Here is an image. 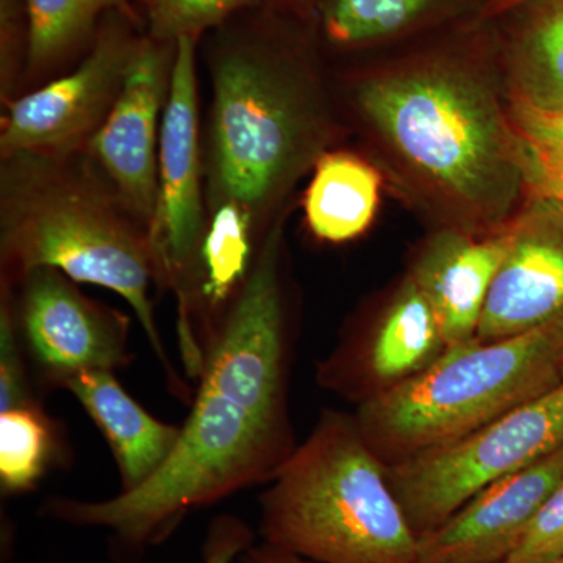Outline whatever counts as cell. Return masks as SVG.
Returning <instances> with one entry per match:
<instances>
[{
	"mask_svg": "<svg viewBox=\"0 0 563 563\" xmlns=\"http://www.w3.org/2000/svg\"><path fill=\"white\" fill-rule=\"evenodd\" d=\"M291 339L277 224L207 335L191 412L168 461L135 490L66 499L65 523L103 529L117 563H139L192 510L272 483L298 446L288 410Z\"/></svg>",
	"mask_w": 563,
	"mask_h": 563,
	"instance_id": "obj_1",
	"label": "cell"
},
{
	"mask_svg": "<svg viewBox=\"0 0 563 563\" xmlns=\"http://www.w3.org/2000/svg\"><path fill=\"white\" fill-rule=\"evenodd\" d=\"M40 268L121 296L146 333L169 393L191 406L195 391L177 372L155 320L151 287H161V269L152 233L85 152L2 158L0 285L14 287Z\"/></svg>",
	"mask_w": 563,
	"mask_h": 563,
	"instance_id": "obj_2",
	"label": "cell"
},
{
	"mask_svg": "<svg viewBox=\"0 0 563 563\" xmlns=\"http://www.w3.org/2000/svg\"><path fill=\"white\" fill-rule=\"evenodd\" d=\"M258 504L262 542L310 561L417 563V533L354 415L322 410Z\"/></svg>",
	"mask_w": 563,
	"mask_h": 563,
	"instance_id": "obj_3",
	"label": "cell"
},
{
	"mask_svg": "<svg viewBox=\"0 0 563 563\" xmlns=\"http://www.w3.org/2000/svg\"><path fill=\"white\" fill-rule=\"evenodd\" d=\"M563 383V320L501 340L448 346L406 383L358 404L385 465L462 439Z\"/></svg>",
	"mask_w": 563,
	"mask_h": 563,
	"instance_id": "obj_4",
	"label": "cell"
},
{
	"mask_svg": "<svg viewBox=\"0 0 563 563\" xmlns=\"http://www.w3.org/2000/svg\"><path fill=\"white\" fill-rule=\"evenodd\" d=\"M246 13L214 31L210 52L209 203H239L257 224L301 162L312 120L288 58Z\"/></svg>",
	"mask_w": 563,
	"mask_h": 563,
	"instance_id": "obj_5",
	"label": "cell"
},
{
	"mask_svg": "<svg viewBox=\"0 0 563 563\" xmlns=\"http://www.w3.org/2000/svg\"><path fill=\"white\" fill-rule=\"evenodd\" d=\"M357 101L399 154L454 198L496 210L523 185L507 117L468 74L399 70L365 81Z\"/></svg>",
	"mask_w": 563,
	"mask_h": 563,
	"instance_id": "obj_6",
	"label": "cell"
},
{
	"mask_svg": "<svg viewBox=\"0 0 563 563\" xmlns=\"http://www.w3.org/2000/svg\"><path fill=\"white\" fill-rule=\"evenodd\" d=\"M563 446V383L454 442L387 465L388 481L421 539L477 493Z\"/></svg>",
	"mask_w": 563,
	"mask_h": 563,
	"instance_id": "obj_7",
	"label": "cell"
},
{
	"mask_svg": "<svg viewBox=\"0 0 563 563\" xmlns=\"http://www.w3.org/2000/svg\"><path fill=\"white\" fill-rule=\"evenodd\" d=\"M140 24L135 10L111 11L73 69L10 99L0 132L2 158L84 152L120 95L144 35Z\"/></svg>",
	"mask_w": 563,
	"mask_h": 563,
	"instance_id": "obj_8",
	"label": "cell"
},
{
	"mask_svg": "<svg viewBox=\"0 0 563 563\" xmlns=\"http://www.w3.org/2000/svg\"><path fill=\"white\" fill-rule=\"evenodd\" d=\"M10 291L29 368L43 390H63L80 373L132 365L131 318L85 295L66 274L33 269Z\"/></svg>",
	"mask_w": 563,
	"mask_h": 563,
	"instance_id": "obj_9",
	"label": "cell"
},
{
	"mask_svg": "<svg viewBox=\"0 0 563 563\" xmlns=\"http://www.w3.org/2000/svg\"><path fill=\"white\" fill-rule=\"evenodd\" d=\"M196 44L198 40L188 36L176 43L172 84L162 121L158 207L152 228L161 288L174 291L180 314H187L190 307L207 228Z\"/></svg>",
	"mask_w": 563,
	"mask_h": 563,
	"instance_id": "obj_10",
	"label": "cell"
},
{
	"mask_svg": "<svg viewBox=\"0 0 563 563\" xmlns=\"http://www.w3.org/2000/svg\"><path fill=\"white\" fill-rule=\"evenodd\" d=\"M176 44L144 33L117 101L85 154L152 233L158 207V147Z\"/></svg>",
	"mask_w": 563,
	"mask_h": 563,
	"instance_id": "obj_11",
	"label": "cell"
},
{
	"mask_svg": "<svg viewBox=\"0 0 563 563\" xmlns=\"http://www.w3.org/2000/svg\"><path fill=\"white\" fill-rule=\"evenodd\" d=\"M446 347L431 303L407 276L372 329L343 340L318 365V384L362 404L412 379Z\"/></svg>",
	"mask_w": 563,
	"mask_h": 563,
	"instance_id": "obj_12",
	"label": "cell"
},
{
	"mask_svg": "<svg viewBox=\"0 0 563 563\" xmlns=\"http://www.w3.org/2000/svg\"><path fill=\"white\" fill-rule=\"evenodd\" d=\"M507 225L510 246L485 302L479 340L510 339L563 320V207L531 198Z\"/></svg>",
	"mask_w": 563,
	"mask_h": 563,
	"instance_id": "obj_13",
	"label": "cell"
},
{
	"mask_svg": "<svg viewBox=\"0 0 563 563\" xmlns=\"http://www.w3.org/2000/svg\"><path fill=\"white\" fill-rule=\"evenodd\" d=\"M563 481V446L477 493L439 528L418 539L417 563H503Z\"/></svg>",
	"mask_w": 563,
	"mask_h": 563,
	"instance_id": "obj_14",
	"label": "cell"
},
{
	"mask_svg": "<svg viewBox=\"0 0 563 563\" xmlns=\"http://www.w3.org/2000/svg\"><path fill=\"white\" fill-rule=\"evenodd\" d=\"M509 246V225L481 239L444 231L426 244L413 263L409 276L431 303L446 346L476 336Z\"/></svg>",
	"mask_w": 563,
	"mask_h": 563,
	"instance_id": "obj_15",
	"label": "cell"
},
{
	"mask_svg": "<svg viewBox=\"0 0 563 563\" xmlns=\"http://www.w3.org/2000/svg\"><path fill=\"white\" fill-rule=\"evenodd\" d=\"M101 431L120 474V493L132 492L165 465L179 443L181 424L155 418L132 398L114 372H85L66 383Z\"/></svg>",
	"mask_w": 563,
	"mask_h": 563,
	"instance_id": "obj_16",
	"label": "cell"
},
{
	"mask_svg": "<svg viewBox=\"0 0 563 563\" xmlns=\"http://www.w3.org/2000/svg\"><path fill=\"white\" fill-rule=\"evenodd\" d=\"M380 174L350 152H325L314 162L303 196L310 232L320 242L342 244L358 239L376 217L380 201Z\"/></svg>",
	"mask_w": 563,
	"mask_h": 563,
	"instance_id": "obj_17",
	"label": "cell"
},
{
	"mask_svg": "<svg viewBox=\"0 0 563 563\" xmlns=\"http://www.w3.org/2000/svg\"><path fill=\"white\" fill-rule=\"evenodd\" d=\"M518 10L523 16L507 47L512 96L540 109H563V0H529Z\"/></svg>",
	"mask_w": 563,
	"mask_h": 563,
	"instance_id": "obj_18",
	"label": "cell"
},
{
	"mask_svg": "<svg viewBox=\"0 0 563 563\" xmlns=\"http://www.w3.org/2000/svg\"><path fill=\"white\" fill-rule=\"evenodd\" d=\"M70 462L65 426L43 402L0 412V493L27 495L58 466Z\"/></svg>",
	"mask_w": 563,
	"mask_h": 563,
	"instance_id": "obj_19",
	"label": "cell"
},
{
	"mask_svg": "<svg viewBox=\"0 0 563 563\" xmlns=\"http://www.w3.org/2000/svg\"><path fill=\"white\" fill-rule=\"evenodd\" d=\"M31 16L25 79L51 80L81 57L111 11L133 10L131 0H27Z\"/></svg>",
	"mask_w": 563,
	"mask_h": 563,
	"instance_id": "obj_20",
	"label": "cell"
},
{
	"mask_svg": "<svg viewBox=\"0 0 563 563\" xmlns=\"http://www.w3.org/2000/svg\"><path fill=\"white\" fill-rule=\"evenodd\" d=\"M506 117L529 195L563 207V109H540L512 96Z\"/></svg>",
	"mask_w": 563,
	"mask_h": 563,
	"instance_id": "obj_21",
	"label": "cell"
},
{
	"mask_svg": "<svg viewBox=\"0 0 563 563\" xmlns=\"http://www.w3.org/2000/svg\"><path fill=\"white\" fill-rule=\"evenodd\" d=\"M440 0H318L321 31L340 47L398 35L424 21Z\"/></svg>",
	"mask_w": 563,
	"mask_h": 563,
	"instance_id": "obj_22",
	"label": "cell"
},
{
	"mask_svg": "<svg viewBox=\"0 0 563 563\" xmlns=\"http://www.w3.org/2000/svg\"><path fill=\"white\" fill-rule=\"evenodd\" d=\"M144 33L162 43L199 40L246 11L261 9L265 0H135Z\"/></svg>",
	"mask_w": 563,
	"mask_h": 563,
	"instance_id": "obj_23",
	"label": "cell"
},
{
	"mask_svg": "<svg viewBox=\"0 0 563 563\" xmlns=\"http://www.w3.org/2000/svg\"><path fill=\"white\" fill-rule=\"evenodd\" d=\"M43 402L32 388L31 368L18 335L10 288L0 285V412Z\"/></svg>",
	"mask_w": 563,
	"mask_h": 563,
	"instance_id": "obj_24",
	"label": "cell"
},
{
	"mask_svg": "<svg viewBox=\"0 0 563 563\" xmlns=\"http://www.w3.org/2000/svg\"><path fill=\"white\" fill-rule=\"evenodd\" d=\"M31 47V16L27 0H0V70L2 90L25 76Z\"/></svg>",
	"mask_w": 563,
	"mask_h": 563,
	"instance_id": "obj_25",
	"label": "cell"
},
{
	"mask_svg": "<svg viewBox=\"0 0 563 563\" xmlns=\"http://www.w3.org/2000/svg\"><path fill=\"white\" fill-rule=\"evenodd\" d=\"M563 555V481L533 518L520 547L506 562H537Z\"/></svg>",
	"mask_w": 563,
	"mask_h": 563,
	"instance_id": "obj_26",
	"label": "cell"
},
{
	"mask_svg": "<svg viewBox=\"0 0 563 563\" xmlns=\"http://www.w3.org/2000/svg\"><path fill=\"white\" fill-rule=\"evenodd\" d=\"M255 543V532L239 515L221 514L203 537L201 563H235Z\"/></svg>",
	"mask_w": 563,
	"mask_h": 563,
	"instance_id": "obj_27",
	"label": "cell"
},
{
	"mask_svg": "<svg viewBox=\"0 0 563 563\" xmlns=\"http://www.w3.org/2000/svg\"><path fill=\"white\" fill-rule=\"evenodd\" d=\"M236 563H318L265 542H255Z\"/></svg>",
	"mask_w": 563,
	"mask_h": 563,
	"instance_id": "obj_28",
	"label": "cell"
},
{
	"mask_svg": "<svg viewBox=\"0 0 563 563\" xmlns=\"http://www.w3.org/2000/svg\"><path fill=\"white\" fill-rule=\"evenodd\" d=\"M526 2H529V0H488L483 11H481V18L484 21L496 20V18L504 16V14L518 9Z\"/></svg>",
	"mask_w": 563,
	"mask_h": 563,
	"instance_id": "obj_29",
	"label": "cell"
},
{
	"mask_svg": "<svg viewBox=\"0 0 563 563\" xmlns=\"http://www.w3.org/2000/svg\"><path fill=\"white\" fill-rule=\"evenodd\" d=\"M284 2L291 3V5L299 7V9H306V7H309L314 0H284Z\"/></svg>",
	"mask_w": 563,
	"mask_h": 563,
	"instance_id": "obj_30",
	"label": "cell"
},
{
	"mask_svg": "<svg viewBox=\"0 0 563 563\" xmlns=\"http://www.w3.org/2000/svg\"><path fill=\"white\" fill-rule=\"evenodd\" d=\"M503 563H512V562H503ZM521 563H563V555H561V558L548 559V561L521 562Z\"/></svg>",
	"mask_w": 563,
	"mask_h": 563,
	"instance_id": "obj_31",
	"label": "cell"
}]
</instances>
